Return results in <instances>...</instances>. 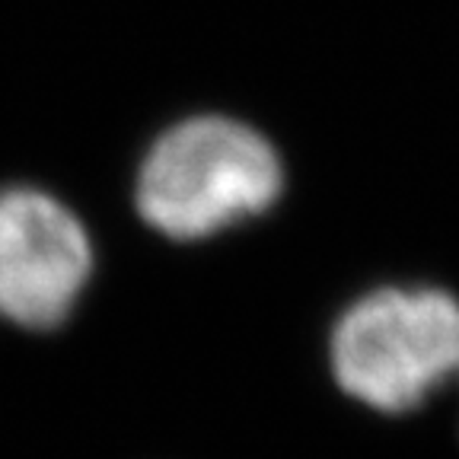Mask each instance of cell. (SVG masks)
<instances>
[{
    "label": "cell",
    "mask_w": 459,
    "mask_h": 459,
    "mask_svg": "<svg viewBox=\"0 0 459 459\" xmlns=\"http://www.w3.org/2000/svg\"><path fill=\"white\" fill-rule=\"evenodd\" d=\"M332 373L360 405L402 415L459 377V297L440 287H377L332 329Z\"/></svg>",
    "instance_id": "7a4b0ae2"
},
{
    "label": "cell",
    "mask_w": 459,
    "mask_h": 459,
    "mask_svg": "<svg viewBox=\"0 0 459 459\" xmlns=\"http://www.w3.org/2000/svg\"><path fill=\"white\" fill-rule=\"evenodd\" d=\"M284 163L274 143L230 115L169 125L143 153L134 179L141 221L176 243H195L274 208Z\"/></svg>",
    "instance_id": "6da1fadb"
},
{
    "label": "cell",
    "mask_w": 459,
    "mask_h": 459,
    "mask_svg": "<svg viewBox=\"0 0 459 459\" xmlns=\"http://www.w3.org/2000/svg\"><path fill=\"white\" fill-rule=\"evenodd\" d=\"M93 278V243L80 217L42 188H0V319L57 329Z\"/></svg>",
    "instance_id": "3957f363"
}]
</instances>
